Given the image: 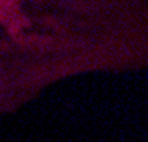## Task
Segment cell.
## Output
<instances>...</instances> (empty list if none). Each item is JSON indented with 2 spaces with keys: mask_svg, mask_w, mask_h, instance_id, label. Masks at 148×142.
<instances>
[{
  "mask_svg": "<svg viewBox=\"0 0 148 142\" xmlns=\"http://www.w3.org/2000/svg\"><path fill=\"white\" fill-rule=\"evenodd\" d=\"M148 70V0H0V116L52 86Z\"/></svg>",
  "mask_w": 148,
  "mask_h": 142,
  "instance_id": "1",
  "label": "cell"
}]
</instances>
